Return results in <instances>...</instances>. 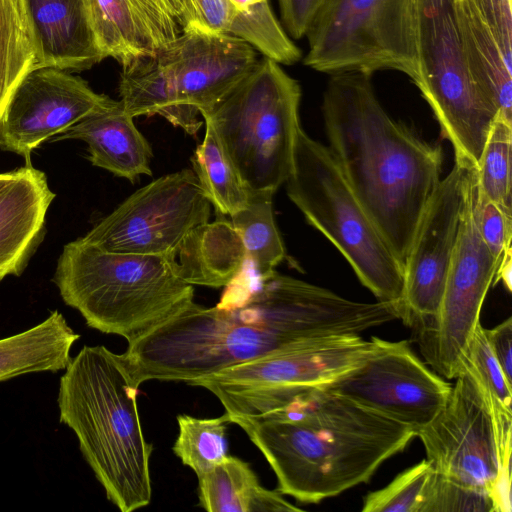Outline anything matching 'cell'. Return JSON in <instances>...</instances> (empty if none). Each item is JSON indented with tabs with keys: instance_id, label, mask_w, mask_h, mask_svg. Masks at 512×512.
Wrapping results in <instances>:
<instances>
[{
	"instance_id": "22",
	"label": "cell",
	"mask_w": 512,
	"mask_h": 512,
	"mask_svg": "<svg viewBox=\"0 0 512 512\" xmlns=\"http://www.w3.org/2000/svg\"><path fill=\"white\" fill-rule=\"evenodd\" d=\"M119 95L122 108L132 118L157 114L191 136L204 123L198 118L197 109L180 102L173 76L159 50L122 67Z\"/></svg>"
},
{
	"instance_id": "29",
	"label": "cell",
	"mask_w": 512,
	"mask_h": 512,
	"mask_svg": "<svg viewBox=\"0 0 512 512\" xmlns=\"http://www.w3.org/2000/svg\"><path fill=\"white\" fill-rule=\"evenodd\" d=\"M274 194L270 190H251L247 205L230 217L243 242L247 264L258 276L272 273L286 258L274 217Z\"/></svg>"
},
{
	"instance_id": "10",
	"label": "cell",
	"mask_w": 512,
	"mask_h": 512,
	"mask_svg": "<svg viewBox=\"0 0 512 512\" xmlns=\"http://www.w3.org/2000/svg\"><path fill=\"white\" fill-rule=\"evenodd\" d=\"M304 64L328 74L396 70L416 85L418 72L402 22L401 0H327L307 34Z\"/></svg>"
},
{
	"instance_id": "26",
	"label": "cell",
	"mask_w": 512,
	"mask_h": 512,
	"mask_svg": "<svg viewBox=\"0 0 512 512\" xmlns=\"http://www.w3.org/2000/svg\"><path fill=\"white\" fill-rule=\"evenodd\" d=\"M98 47L122 67L156 53L159 46L132 0H85Z\"/></svg>"
},
{
	"instance_id": "40",
	"label": "cell",
	"mask_w": 512,
	"mask_h": 512,
	"mask_svg": "<svg viewBox=\"0 0 512 512\" xmlns=\"http://www.w3.org/2000/svg\"><path fill=\"white\" fill-rule=\"evenodd\" d=\"M172 17L182 29L198 27L190 0H164Z\"/></svg>"
},
{
	"instance_id": "18",
	"label": "cell",
	"mask_w": 512,
	"mask_h": 512,
	"mask_svg": "<svg viewBox=\"0 0 512 512\" xmlns=\"http://www.w3.org/2000/svg\"><path fill=\"white\" fill-rule=\"evenodd\" d=\"M454 8L474 81L497 115L512 123L511 0H454Z\"/></svg>"
},
{
	"instance_id": "13",
	"label": "cell",
	"mask_w": 512,
	"mask_h": 512,
	"mask_svg": "<svg viewBox=\"0 0 512 512\" xmlns=\"http://www.w3.org/2000/svg\"><path fill=\"white\" fill-rule=\"evenodd\" d=\"M449 397L434 417L416 431L433 470L464 487L490 492L503 465L494 418L471 368L463 363Z\"/></svg>"
},
{
	"instance_id": "38",
	"label": "cell",
	"mask_w": 512,
	"mask_h": 512,
	"mask_svg": "<svg viewBox=\"0 0 512 512\" xmlns=\"http://www.w3.org/2000/svg\"><path fill=\"white\" fill-rule=\"evenodd\" d=\"M198 27L228 34L237 9L229 0H190Z\"/></svg>"
},
{
	"instance_id": "11",
	"label": "cell",
	"mask_w": 512,
	"mask_h": 512,
	"mask_svg": "<svg viewBox=\"0 0 512 512\" xmlns=\"http://www.w3.org/2000/svg\"><path fill=\"white\" fill-rule=\"evenodd\" d=\"M477 191V169L471 168L459 236L440 307L430 324L419 330L420 345L427 363L447 379H454L464 362L498 267L496 258L478 230L475 215Z\"/></svg>"
},
{
	"instance_id": "39",
	"label": "cell",
	"mask_w": 512,
	"mask_h": 512,
	"mask_svg": "<svg viewBox=\"0 0 512 512\" xmlns=\"http://www.w3.org/2000/svg\"><path fill=\"white\" fill-rule=\"evenodd\" d=\"M485 333L490 348L507 381L512 384V319L507 318Z\"/></svg>"
},
{
	"instance_id": "2",
	"label": "cell",
	"mask_w": 512,
	"mask_h": 512,
	"mask_svg": "<svg viewBox=\"0 0 512 512\" xmlns=\"http://www.w3.org/2000/svg\"><path fill=\"white\" fill-rule=\"evenodd\" d=\"M371 74H330L322 113L329 150L383 239L404 266L422 212L440 182L443 153L391 118Z\"/></svg>"
},
{
	"instance_id": "5",
	"label": "cell",
	"mask_w": 512,
	"mask_h": 512,
	"mask_svg": "<svg viewBox=\"0 0 512 512\" xmlns=\"http://www.w3.org/2000/svg\"><path fill=\"white\" fill-rule=\"evenodd\" d=\"M53 282L86 324L129 343L152 331L194 298L176 259L103 251L78 238L63 247Z\"/></svg>"
},
{
	"instance_id": "42",
	"label": "cell",
	"mask_w": 512,
	"mask_h": 512,
	"mask_svg": "<svg viewBox=\"0 0 512 512\" xmlns=\"http://www.w3.org/2000/svg\"><path fill=\"white\" fill-rule=\"evenodd\" d=\"M229 1L237 10H244V9L248 8L254 2L253 0H229Z\"/></svg>"
},
{
	"instance_id": "3",
	"label": "cell",
	"mask_w": 512,
	"mask_h": 512,
	"mask_svg": "<svg viewBox=\"0 0 512 512\" xmlns=\"http://www.w3.org/2000/svg\"><path fill=\"white\" fill-rule=\"evenodd\" d=\"M231 423L261 451L281 494L313 504L368 482L416 437L413 429L322 387L304 388L274 410Z\"/></svg>"
},
{
	"instance_id": "43",
	"label": "cell",
	"mask_w": 512,
	"mask_h": 512,
	"mask_svg": "<svg viewBox=\"0 0 512 512\" xmlns=\"http://www.w3.org/2000/svg\"><path fill=\"white\" fill-rule=\"evenodd\" d=\"M254 2L261 1V0H253Z\"/></svg>"
},
{
	"instance_id": "17",
	"label": "cell",
	"mask_w": 512,
	"mask_h": 512,
	"mask_svg": "<svg viewBox=\"0 0 512 512\" xmlns=\"http://www.w3.org/2000/svg\"><path fill=\"white\" fill-rule=\"evenodd\" d=\"M159 55L180 102L199 113L223 99L258 61L256 50L245 41L200 27L183 30Z\"/></svg>"
},
{
	"instance_id": "36",
	"label": "cell",
	"mask_w": 512,
	"mask_h": 512,
	"mask_svg": "<svg viewBox=\"0 0 512 512\" xmlns=\"http://www.w3.org/2000/svg\"><path fill=\"white\" fill-rule=\"evenodd\" d=\"M327 0H278L282 26L294 39L306 36Z\"/></svg>"
},
{
	"instance_id": "34",
	"label": "cell",
	"mask_w": 512,
	"mask_h": 512,
	"mask_svg": "<svg viewBox=\"0 0 512 512\" xmlns=\"http://www.w3.org/2000/svg\"><path fill=\"white\" fill-rule=\"evenodd\" d=\"M493 512L490 495L452 482L432 470L420 512Z\"/></svg>"
},
{
	"instance_id": "21",
	"label": "cell",
	"mask_w": 512,
	"mask_h": 512,
	"mask_svg": "<svg viewBox=\"0 0 512 512\" xmlns=\"http://www.w3.org/2000/svg\"><path fill=\"white\" fill-rule=\"evenodd\" d=\"M133 119L118 101L113 107L88 116L50 140H81L87 144L92 165L135 182L141 175H152L153 152Z\"/></svg>"
},
{
	"instance_id": "30",
	"label": "cell",
	"mask_w": 512,
	"mask_h": 512,
	"mask_svg": "<svg viewBox=\"0 0 512 512\" xmlns=\"http://www.w3.org/2000/svg\"><path fill=\"white\" fill-rule=\"evenodd\" d=\"M466 363L487 397L498 437L502 462L511 459L512 440V384L497 362L486 337L485 328L478 324L467 347Z\"/></svg>"
},
{
	"instance_id": "1",
	"label": "cell",
	"mask_w": 512,
	"mask_h": 512,
	"mask_svg": "<svg viewBox=\"0 0 512 512\" xmlns=\"http://www.w3.org/2000/svg\"><path fill=\"white\" fill-rule=\"evenodd\" d=\"M245 268V267H244ZM399 319L390 302L346 299L283 275L243 271L214 307L192 301L124 353L138 386L184 381L280 353L318 337L360 334Z\"/></svg>"
},
{
	"instance_id": "12",
	"label": "cell",
	"mask_w": 512,
	"mask_h": 512,
	"mask_svg": "<svg viewBox=\"0 0 512 512\" xmlns=\"http://www.w3.org/2000/svg\"><path fill=\"white\" fill-rule=\"evenodd\" d=\"M210 215L195 173L182 169L135 191L81 239L107 252L176 259L188 233Z\"/></svg>"
},
{
	"instance_id": "7",
	"label": "cell",
	"mask_w": 512,
	"mask_h": 512,
	"mask_svg": "<svg viewBox=\"0 0 512 512\" xmlns=\"http://www.w3.org/2000/svg\"><path fill=\"white\" fill-rule=\"evenodd\" d=\"M401 13L416 86L451 142L455 161L477 168L498 112L467 65L454 0H401Z\"/></svg>"
},
{
	"instance_id": "37",
	"label": "cell",
	"mask_w": 512,
	"mask_h": 512,
	"mask_svg": "<svg viewBox=\"0 0 512 512\" xmlns=\"http://www.w3.org/2000/svg\"><path fill=\"white\" fill-rule=\"evenodd\" d=\"M147 21L153 36L162 49L178 36L177 23L164 0H132Z\"/></svg>"
},
{
	"instance_id": "31",
	"label": "cell",
	"mask_w": 512,
	"mask_h": 512,
	"mask_svg": "<svg viewBox=\"0 0 512 512\" xmlns=\"http://www.w3.org/2000/svg\"><path fill=\"white\" fill-rule=\"evenodd\" d=\"M177 423L179 432L173 452L197 477L227 455L226 432L231 420L226 412L215 418L181 414L177 416Z\"/></svg>"
},
{
	"instance_id": "33",
	"label": "cell",
	"mask_w": 512,
	"mask_h": 512,
	"mask_svg": "<svg viewBox=\"0 0 512 512\" xmlns=\"http://www.w3.org/2000/svg\"><path fill=\"white\" fill-rule=\"evenodd\" d=\"M433 468L425 459L363 498V512H420Z\"/></svg>"
},
{
	"instance_id": "20",
	"label": "cell",
	"mask_w": 512,
	"mask_h": 512,
	"mask_svg": "<svg viewBox=\"0 0 512 512\" xmlns=\"http://www.w3.org/2000/svg\"><path fill=\"white\" fill-rule=\"evenodd\" d=\"M25 1L39 67L82 71L106 58L95 40L85 0Z\"/></svg>"
},
{
	"instance_id": "19",
	"label": "cell",
	"mask_w": 512,
	"mask_h": 512,
	"mask_svg": "<svg viewBox=\"0 0 512 512\" xmlns=\"http://www.w3.org/2000/svg\"><path fill=\"white\" fill-rule=\"evenodd\" d=\"M56 194L46 175L25 165L0 192V281L20 276L45 233V218Z\"/></svg>"
},
{
	"instance_id": "24",
	"label": "cell",
	"mask_w": 512,
	"mask_h": 512,
	"mask_svg": "<svg viewBox=\"0 0 512 512\" xmlns=\"http://www.w3.org/2000/svg\"><path fill=\"white\" fill-rule=\"evenodd\" d=\"M198 478L200 506L208 512H295L278 490L264 488L250 465L226 455Z\"/></svg>"
},
{
	"instance_id": "23",
	"label": "cell",
	"mask_w": 512,
	"mask_h": 512,
	"mask_svg": "<svg viewBox=\"0 0 512 512\" xmlns=\"http://www.w3.org/2000/svg\"><path fill=\"white\" fill-rule=\"evenodd\" d=\"M180 278L190 285L226 287L247 262L243 242L230 220L218 219L192 229L177 255Z\"/></svg>"
},
{
	"instance_id": "32",
	"label": "cell",
	"mask_w": 512,
	"mask_h": 512,
	"mask_svg": "<svg viewBox=\"0 0 512 512\" xmlns=\"http://www.w3.org/2000/svg\"><path fill=\"white\" fill-rule=\"evenodd\" d=\"M512 123L498 116L493 121L477 167L478 191L512 216Z\"/></svg>"
},
{
	"instance_id": "41",
	"label": "cell",
	"mask_w": 512,
	"mask_h": 512,
	"mask_svg": "<svg viewBox=\"0 0 512 512\" xmlns=\"http://www.w3.org/2000/svg\"><path fill=\"white\" fill-rule=\"evenodd\" d=\"M17 169L11 172L0 173V192L15 178Z\"/></svg>"
},
{
	"instance_id": "35",
	"label": "cell",
	"mask_w": 512,
	"mask_h": 512,
	"mask_svg": "<svg viewBox=\"0 0 512 512\" xmlns=\"http://www.w3.org/2000/svg\"><path fill=\"white\" fill-rule=\"evenodd\" d=\"M478 184V183H477ZM475 215L484 243L496 258L498 265L511 252L512 216L477 191Z\"/></svg>"
},
{
	"instance_id": "8",
	"label": "cell",
	"mask_w": 512,
	"mask_h": 512,
	"mask_svg": "<svg viewBox=\"0 0 512 512\" xmlns=\"http://www.w3.org/2000/svg\"><path fill=\"white\" fill-rule=\"evenodd\" d=\"M300 100L297 80L263 57L223 99L200 113L250 190L276 192L285 183L301 127Z\"/></svg>"
},
{
	"instance_id": "6",
	"label": "cell",
	"mask_w": 512,
	"mask_h": 512,
	"mask_svg": "<svg viewBox=\"0 0 512 512\" xmlns=\"http://www.w3.org/2000/svg\"><path fill=\"white\" fill-rule=\"evenodd\" d=\"M289 199L349 262L379 301L401 309L404 270L347 183L328 147L298 129Z\"/></svg>"
},
{
	"instance_id": "28",
	"label": "cell",
	"mask_w": 512,
	"mask_h": 512,
	"mask_svg": "<svg viewBox=\"0 0 512 512\" xmlns=\"http://www.w3.org/2000/svg\"><path fill=\"white\" fill-rule=\"evenodd\" d=\"M39 67L25 0H0V118L23 78Z\"/></svg>"
},
{
	"instance_id": "15",
	"label": "cell",
	"mask_w": 512,
	"mask_h": 512,
	"mask_svg": "<svg viewBox=\"0 0 512 512\" xmlns=\"http://www.w3.org/2000/svg\"><path fill=\"white\" fill-rule=\"evenodd\" d=\"M454 163L417 224L404 262L401 319L422 329L436 317L457 244L470 169Z\"/></svg>"
},
{
	"instance_id": "4",
	"label": "cell",
	"mask_w": 512,
	"mask_h": 512,
	"mask_svg": "<svg viewBox=\"0 0 512 512\" xmlns=\"http://www.w3.org/2000/svg\"><path fill=\"white\" fill-rule=\"evenodd\" d=\"M136 384L123 354L84 346L60 378V422L77 436L80 450L122 512L150 504L152 444L142 432Z\"/></svg>"
},
{
	"instance_id": "14",
	"label": "cell",
	"mask_w": 512,
	"mask_h": 512,
	"mask_svg": "<svg viewBox=\"0 0 512 512\" xmlns=\"http://www.w3.org/2000/svg\"><path fill=\"white\" fill-rule=\"evenodd\" d=\"M371 339L374 348L368 358L322 388L407 426L416 433L443 408L452 385L428 368L407 341Z\"/></svg>"
},
{
	"instance_id": "16",
	"label": "cell",
	"mask_w": 512,
	"mask_h": 512,
	"mask_svg": "<svg viewBox=\"0 0 512 512\" xmlns=\"http://www.w3.org/2000/svg\"><path fill=\"white\" fill-rule=\"evenodd\" d=\"M117 102L66 70L36 68L20 82L0 118V149L31 165L39 145Z\"/></svg>"
},
{
	"instance_id": "25",
	"label": "cell",
	"mask_w": 512,
	"mask_h": 512,
	"mask_svg": "<svg viewBox=\"0 0 512 512\" xmlns=\"http://www.w3.org/2000/svg\"><path fill=\"white\" fill-rule=\"evenodd\" d=\"M79 337L55 310L36 326L0 339V382L28 373L64 370Z\"/></svg>"
},
{
	"instance_id": "27",
	"label": "cell",
	"mask_w": 512,
	"mask_h": 512,
	"mask_svg": "<svg viewBox=\"0 0 512 512\" xmlns=\"http://www.w3.org/2000/svg\"><path fill=\"white\" fill-rule=\"evenodd\" d=\"M205 135L191 157L193 172L217 214L231 217L249 200L248 188L224 149L210 122L204 120Z\"/></svg>"
},
{
	"instance_id": "9",
	"label": "cell",
	"mask_w": 512,
	"mask_h": 512,
	"mask_svg": "<svg viewBox=\"0 0 512 512\" xmlns=\"http://www.w3.org/2000/svg\"><path fill=\"white\" fill-rule=\"evenodd\" d=\"M373 348V340L360 334L323 336L186 383L214 394L230 420L254 417L282 406L304 388L336 381L361 365Z\"/></svg>"
}]
</instances>
